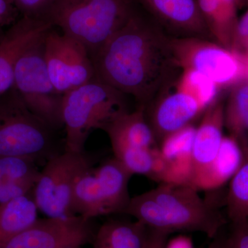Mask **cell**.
<instances>
[{"label": "cell", "mask_w": 248, "mask_h": 248, "mask_svg": "<svg viewBox=\"0 0 248 248\" xmlns=\"http://www.w3.org/2000/svg\"><path fill=\"white\" fill-rule=\"evenodd\" d=\"M204 110L193 97L176 91L166 94L151 109L147 117L156 141L187 126Z\"/></svg>", "instance_id": "15"}, {"label": "cell", "mask_w": 248, "mask_h": 248, "mask_svg": "<svg viewBox=\"0 0 248 248\" xmlns=\"http://www.w3.org/2000/svg\"><path fill=\"white\" fill-rule=\"evenodd\" d=\"M38 178L0 182V205L31 193Z\"/></svg>", "instance_id": "26"}, {"label": "cell", "mask_w": 248, "mask_h": 248, "mask_svg": "<svg viewBox=\"0 0 248 248\" xmlns=\"http://www.w3.org/2000/svg\"><path fill=\"white\" fill-rule=\"evenodd\" d=\"M93 219L79 215L37 218L3 248H68L93 243L97 230Z\"/></svg>", "instance_id": "11"}, {"label": "cell", "mask_w": 248, "mask_h": 248, "mask_svg": "<svg viewBox=\"0 0 248 248\" xmlns=\"http://www.w3.org/2000/svg\"><path fill=\"white\" fill-rule=\"evenodd\" d=\"M129 111L125 94L94 78L66 93L62 102L64 151H85L90 134Z\"/></svg>", "instance_id": "4"}, {"label": "cell", "mask_w": 248, "mask_h": 248, "mask_svg": "<svg viewBox=\"0 0 248 248\" xmlns=\"http://www.w3.org/2000/svg\"><path fill=\"white\" fill-rule=\"evenodd\" d=\"M226 204L232 223L248 221V154L230 181Z\"/></svg>", "instance_id": "23"}, {"label": "cell", "mask_w": 248, "mask_h": 248, "mask_svg": "<svg viewBox=\"0 0 248 248\" xmlns=\"http://www.w3.org/2000/svg\"><path fill=\"white\" fill-rule=\"evenodd\" d=\"M165 248H194V244L190 236L179 235L168 240Z\"/></svg>", "instance_id": "32"}, {"label": "cell", "mask_w": 248, "mask_h": 248, "mask_svg": "<svg viewBox=\"0 0 248 248\" xmlns=\"http://www.w3.org/2000/svg\"><path fill=\"white\" fill-rule=\"evenodd\" d=\"M204 20L217 44L231 50L239 18L236 0H197Z\"/></svg>", "instance_id": "19"}, {"label": "cell", "mask_w": 248, "mask_h": 248, "mask_svg": "<svg viewBox=\"0 0 248 248\" xmlns=\"http://www.w3.org/2000/svg\"><path fill=\"white\" fill-rule=\"evenodd\" d=\"M225 103L219 99L203 112L196 129L192 147V175L190 186L213 162L223 141Z\"/></svg>", "instance_id": "16"}, {"label": "cell", "mask_w": 248, "mask_h": 248, "mask_svg": "<svg viewBox=\"0 0 248 248\" xmlns=\"http://www.w3.org/2000/svg\"><path fill=\"white\" fill-rule=\"evenodd\" d=\"M46 32L34 41L18 60L15 68L14 88L31 112L50 128L57 130L63 128V95L55 89L46 66Z\"/></svg>", "instance_id": "7"}, {"label": "cell", "mask_w": 248, "mask_h": 248, "mask_svg": "<svg viewBox=\"0 0 248 248\" xmlns=\"http://www.w3.org/2000/svg\"><path fill=\"white\" fill-rule=\"evenodd\" d=\"M133 174L115 157L84 172L73 192L75 212L88 219L124 214L131 197L128 185Z\"/></svg>", "instance_id": "6"}, {"label": "cell", "mask_w": 248, "mask_h": 248, "mask_svg": "<svg viewBox=\"0 0 248 248\" xmlns=\"http://www.w3.org/2000/svg\"><path fill=\"white\" fill-rule=\"evenodd\" d=\"M240 1H241V0H236V1H237L238 5H239V3L240 2Z\"/></svg>", "instance_id": "35"}, {"label": "cell", "mask_w": 248, "mask_h": 248, "mask_svg": "<svg viewBox=\"0 0 248 248\" xmlns=\"http://www.w3.org/2000/svg\"><path fill=\"white\" fill-rule=\"evenodd\" d=\"M177 37L211 39L197 0H139Z\"/></svg>", "instance_id": "12"}, {"label": "cell", "mask_w": 248, "mask_h": 248, "mask_svg": "<svg viewBox=\"0 0 248 248\" xmlns=\"http://www.w3.org/2000/svg\"><path fill=\"white\" fill-rule=\"evenodd\" d=\"M225 244L227 248H248V221L232 223V229Z\"/></svg>", "instance_id": "29"}, {"label": "cell", "mask_w": 248, "mask_h": 248, "mask_svg": "<svg viewBox=\"0 0 248 248\" xmlns=\"http://www.w3.org/2000/svg\"><path fill=\"white\" fill-rule=\"evenodd\" d=\"M231 50L243 60L248 68V10L238 20Z\"/></svg>", "instance_id": "27"}, {"label": "cell", "mask_w": 248, "mask_h": 248, "mask_svg": "<svg viewBox=\"0 0 248 248\" xmlns=\"http://www.w3.org/2000/svg\"><path fill=\"white\" fill-rule=\"evenodd\" d=\"M170 46L174 61L181 70L203 73L220 90L231 88L248 76L243 60L217 42L200 37H171Z\"/></svg>", "instance_id": "9"}, {"label": "cell", "mask_w": 248, "mask_h": 248, "mask_svg": "<svg viewBox=\"0 0 248 248\" xmlns=\"http://www.w3.org/2000/svg\"><path fill=\"white\" fill-rule=\"evenodd\" d=\"M208 248H227L225 241L216 239L210 244Z\"/></svg>", "instance_id": "33"}, {"label": "cell", "mask_w": 248, "mask_h": 248, "mask_svg": "<svg viewBox=\"0 0 248 248\" xmlns=\"http://www.w3.org/2000/svg\"><path fill=\"white\" fill-rule=\"evenodd\" d=\"M55 131L31 112L14 88L0 96V157L28 156L47 161L62 153Z\"/></svg>", "instance_id": "5"}, {"label": "cell", "mask_w": 248, "mask_h": 248, "mask_svg": "<svg viewBox=\"0 0 248 248\" xmlns=\"http://www.w3.org/2000/svg\"><path fill=\"white\" fill-rule=\"evenodd\" d=\"M225 127L248 154V76L230 88L224 106Z\"/></svg>", "instance_id": "21"}, {"label": "cell", "mask_w": 248, "mask_h": 248, "mask_svg": "<svg viewBox=\"0 0 248 248\" xmlns=\"http://www.w3.org/2000/svg\"><path fill=\"white\" fill-rule=\"evenodd\" d=\"M37 163L35 159L28 156H1L0 182L38 178L40 170Z\"/></svg>", "instance_id": "25"}, {"label": "cell", "mask_w": 248, "mask_h": 248, "mask_svg": "<svg viewBox=\"0 0 248 248\" xmlns=\"http://www.w3.org/2000/svg\"><path fill=\"white\" fill-rule=\"evenodd\" d=\"M148 228L141 222L110 220L96 231L94 248H143Z\"/></svg>", "instance_id": "20"}, {"label": "cell", "mask_w": 248, "mask_h": 248, "mask_svg": "<svg viewBox=\"0 0 248 248\" xmlns=\"http://www.w3.org/2000/svg\"><path fill=\"white\" fill-rule=\"evenodd\" d=\"M45 60L49 77L62 95L95 78L92 58L76 39L50 28L45 35Z\"/></svg>", "instance_id": "10"}, {"label": "cell", "mask_w": 248, "mask_h": 248, "mask_svg": "<svg viewBox=\"0 0 248 248\" xmlns=\"http://www.w3.org/2000/svg\"><path fill=\"white\" fill-rule=\"evenodd\" d=\"M53 27L44 19L22 17L0 38V96L14 88L15 68L21 55Z\"/></svg>", "instance_id": "13"}, {"label": "cell", "mask_w": 248, "mask_h": 248, "mask_svg": "<svg viewBox=\"0 0 248 248\" xmlns=\"http://www.w3.org/2000/svg\"><path fill=\"white\" fill-rule=\"evenodd\" d=\"M189 185L160 184L130 200L124 215H130L151 229L197 232L215 238L226 219L217 209Z\"/></svg>", "instance_id": "2"}, {"label": "cell", "mask_w": 248, "mask_h": 248, "mask_svg": "<svg viewBox=\"0 0 248 248\" xmlns=\"http://www.w3.org/2000/svg\"><path fill=\"white\" fill-rule=\"evenodd\" d=\"M177 81V91L188 94L200 104L204 111L218 100V86L208 77L192 69H182Z\"/></svg>", "instance_id": "24"}, {"label": "cell", "mask_w": 248, "mask_h": 248, "mask_svg": "<svg viewBox=\"0 0 248 248\" xmlns=\"http://www.w3.org/2000/svg\"><path fill=\"white\" fill-rule=\"evenodd\" d=\"M82 247H71V248H81Z\"/></svg>", "instance_id": "34"}, {"label": "cell", "mask_w": 248, "mask_h": 248, "mask_svg": "<svg viewBox=\"0 0 248 248\" xmlns=\"http://www.w3.org/2000/svg\"><path fill=\"white\" fill-rule=\"evenodd\" d=\"M244 158V152L238 141L230 135L223 137L216 158L191 186L197 190L219 188L230 182L241 167Z\"/></svg>", "instance_id": "18"}, {"label": "cell", "mask_w": 248, "mask_h": 248, "mask_svg": "<svg viewBox=\"0 0 248 248\" xmlns=\"http://www.w3.org/2000/svg\"><path fill=\"white\" fill-rule=\"evenodd\" d=\"M135 13L132 0H56L46 20L81 42L93 60Z\"/></svg>", "instance_id": "3"}, {"label": "cell", "mask_w": 248, "mask_h": 248, "mask_svg": "<svg viewBox=\"0 0 248 248\" xmlns=\"http://www.w3.org/2000/svg\"><path fill=\"white\" fill-rule=\"evenodd\" d=\"M196 129L192 124H189L168 135L160 142L161 172L159 184L190 186Z\"/></svg>", "instance_id": "14"}, {"label": "cell", "mask_w": 248, "mask_h": 248, "mask_svg": "<svg viewBox=\"0 0 248 248\" xmlns=\"http://www.w3.org/2000/svg\"><path fill=\"white\" fill-rule=\"evenodd\" d=\"M38 212L32 192L0 205V248L33 224Z\"/></svg>", "instance_id": "22"}, {"label": "cell", "mask_w": 248, "mask_h": 248, "mask_svg": "<svg viewBox=\"0 0 248 248\" xmlns=\"http://www.w3.org/2000/svg\"></svg>", "instance_id": "37"}, {"label": "cell", "mask_w": 248, "mask_h": 248, "mask_svg": "<svg viewBox=\"0 0 248 248\" xmlns=\"http://www.w3.org/2000/svg\"><path fill=\"white\" fill-rule=\"evenodd\" d=\"M18 12L14 0H0V29L13 25Z\"/></svg>", "instance_id": "30"}, {"label": "cell", "mask_w": 248, "mask_h": 248, "mask_svg": "<svg viewBox=\"0 0 248 248\" xmlns=\"http://www.w3.org/2000/svg\"><path fill=\"white\" fill-rule=\"evenodd\" d=\"M166 232L148 228L146 243L143 248H165L169 235Z\"/></svg>", "instance_id": "31"}, {"label": "cell", "mask_w": 248, "mask_h": 248, "mask_svg": "<svg viewBox=\"0 0 248 248\" xmlns=\"http://www.w3.org/2000/svg\"><path fill=\"white\" fill-rule=\"evenodd\" d=\"M95 160L85 151H66L47 160L32 190L39 211L52 218L75 215L72 203L77 181L94 167Z\"/></svg>", "instance_id": "8"}, {"label": "cell", "mask_w": 248, "mask_h": 248, "mask_svg": "<svg viewBox=\"0 0 248 248\" xmlns=\"http://www.w3.org/2000/svg\"><path fill=\"white\" fill-rule=\"evenodd\" d=\"M170 38L135 13L93 56L95 78L146 107L180 69Z\"/></svg>", "instance_id": "1"}, {"label": "cell", "mask_w": 248, "mask_h": 248, "mask_svg": "<svg viewBox=\"0 0 248 248\" xmlns=\"http://www.w3.org/2000/svg\"><path fill=\"white\" fill-rule=\"evenodd\" d=\"M104 130L108 135L112 151L154 148L157 142L147 120L145 107L141 105L133 112L128 111L116 117Z\"/></svg>", "instance_id": "17"}, {"label": "cell", "mask_w": 248, "mask_h": 248, "mask_svg": "<svg viewBox=\"0 0 248 248\" xmlns=\"http://www.w3.org/2000/svg\"><path fill=\"white\" fill-rule=\"evenodd\" d=\"M56 0H14L23 17L46 20L49 11Z\"/></svg>", "instance_id": "28"}, {"label": "cell", "mask_w": 248, "mask_h": 248, "mask_svg": "<svg viewBox=\"0 0 248 248\" xmlns=\"http://www.w3.org/2000/svg\"></svg>", "instance_id": "36"}]
</instances>
